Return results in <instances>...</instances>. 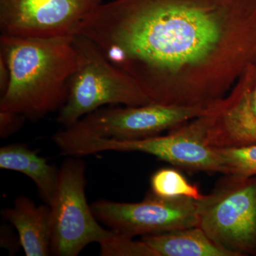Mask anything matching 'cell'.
Segmentation results:
<instances>
[{"instance_id":"6da1fadb","label":"cell","mask_w":256,"mask_h":256,"mask_svg":"<svg viewBox=\"0 0 256 256\" xmlns=\"http://www.w3.org/2000/svg\"><path fill=\"white\" fill-rule=\"evenodd\" d=\"M78 34L152 102L210 107L256 66V0H114Z\"/></svg>"},{"instance_id":"7a4b0ae2","label":"cell","mask_w":256,"mask_h":256,"mask_svg":"<svg viewBox=\"0 0 256 256\" xmlns=\"http://www.w3.org/2000/svg\"><path fill=\"white\" fill-rule=\"evenodd\" d=\"M74 36H0V54L10 70V82L0 98V110L36 121L58 111L66 100L77 55Z\"/></svg>"},{"instance_id":"3957f363","label":"cell","mask_w":256,"mask_h":256,"mask_svg":"<svg viewBox=\"0 0 256 256\" xmlns=\"http://www.w3.org/2000/svg\"><path fill=\"white\" fill-rule=\"evenodd\" d=\"M77 64L69 82L66 100L56 121L64 128L105 106H138L151 104L128 74L111 64L90 40L74 36Z\"/></svg>"},{"instance_id":"277c9868","label":"cell","mask_w":256,"mask_h":256,"mask_svg":"<svg viewBox=\"0 0 256 256\" xmlns=\"http://www.w3.org/2000/svg\"><path fill=\"white\" fill-rule=\"evenodd\" d=\"M54 142L66 156L80 158L107 151L142 152L188 171L223 173L216 150L198 141L184 124L165 136L128 140L94 137L70 126L56 133Z\"/></svg>"},{"instance_id":"5b68a950","label":"cell","mask_w":256,"mask_h":256,"mask_svg":"<svg viewBox=\"0 0 256 256\" xmlns=\"http://www.w3.org/2000/svg\"><path fill=\"white\" fill-rule=\"evenodd\" d=\"M200 201V226L236 256L256 252V176L226 174Z\"/></svg>"},{"instance_id":"8992f818","label":"cell","mask_w":256,"mask_h":256,"mask_svg":"<svg viewBox=\"0 0 256 256\" xmlns=\"http://www.w3.org/2000/svg\"><path fill=\"white\" fill-rule=\"evenodd\" d=\"M86 162L69 156L58 170V184L50 205L52 236L50 255L77 256L87 246L114 234L104 228L86 196Z\"/></svg>"},{"instance_id":"52a82bcc","label":"cell","mask_w":256,"mask_h":256,"mask_svg":"<svg viewBox=\"0 0 256 256\" xmlns=\"http://www.w3.org/2000/svg\"><path fill=\"white\" fill-rule=\"evenodd\" d=\"M200 201L162 198L150 194L142 202L100 200L92 202L90 207L101 224L116 233L136 237L198 226Z\"/></svg>"},{"instance_id":"ba28073f","label":"cell","mask_w":256,"mask_h":256,"mask_svg":"<svg viewBox=\"0 0 256 256\" xmlns=\"http://www.w3.org/2000/svg\"><path fill=\"white\" fill-rule=\"evenodd\" d=\"M213 106H180L151 104L101 108L70 126L88 136L116 140L160 136L210 112Z\"/></svg>"},{"instance_id":"9c48e42d","label":"cell","mask_w":256,"mask_h":256,"mask_svg":"<svg viewBox=\"0 0 256 256\" xmlns=\"http://www.w3.org/2000/svg\"><path fill=\"white\" fill-rule=\"evenodd\" d=\"M101 0H0V30L8 36H74Z\"/></svg>"},{"instance_id":"30bf717a","label":"cell","mask_w":256,"mask_h":256,"mask_svg":"<svg viewBox=\"0 0 256 256\" xmlns=\"http://www.w3.org/2000/svg\"><path fill=\"white\" fill-rule=\"evenodd\" d=\"M256 82V66L249 69L230 94L210 112L184 124L198 141L210 148H238L256 144V117L250 95Z\"/></svg>"},{"instance_id":"8fae6325","label":"cell","mask_w":256,"mask_h":256,"mask_svg":"<svg viewBox=\"0 0 256 256\" xmlns=\"http://www.w3.org/2000/svg\"><path fill=\"white\" fill-rule=\"evenodd\" d=\"M2 215L16 229L25 255H50L52 226L48 205H36L28 197L18 196L13 206L3 210Z\"/></svg>"},{"instance_id":"7c38bea8","label":"cell","mask_w":256,"mask_h":256,"mask_svg":"<svg viewBox=\"0 0 256 256\" xmlns=\"http://www.w3.org/2000/svg\"><path fill=\"white\" fill-rule=\"evenodd\" d=\"M0 168L18 172L34 183L42 200L50 205L58 184V170L38 152L22 143L6 144L0 148Z\"/></svg>"},{"instance_id":"4fadbf2b","label":"cell","mask_w":256,"mask_h":256,"mask_svg":"<svg viewBox=\"0 0 256 256\" xmlns=\"http://www.w3.org/2000/svg\"><path fill=\"white\" fill-rule=\"evenodd\" d=\"M142 240L156 256H236L215 244L200 226L144 236Z\"/></svg>"},{"instance_id":"5bb4252c","label":"cell","mask_w":256,"mask_h":256,"mask_svg":"<svg viewBox=\"0 0 256 256\" xmlns=\"http://www.w3.org/2000/svg\"><path fill=\"white\" fill-rule=\"evenodd\" d=\"M151 194L162 198H188L203 200L198 186L188 182L178 170L172 168L158 170L150 178Z\"/></svg>"},{"instance_id":"9a60e30c","label":"cell","mask_w":256,"mask_h":256,"mask_svg":"<svg viewBox=\"0 0 256 256\" xmlns=\"http://www.w3.org/2000/svg\"><path fill=\"white\" fill-rule=\"evenodd\" d=\"M216 150L223 168L222 174L256 176V144Z\"/></svg>"},{"instance_id":"2e32d148","label":"cell","mask_w":256,"mask_h":256,"mask_svg":"<svg viewBox=\"0 0 256 256\" xmlns=\"http://www.w3.org/2000/svg\"><path fill=\"white\" fill-rule=\"evenodd\" d=\"M101 256H156V252L142 240L118 233L99 242Z\"/></svg>"},{"instance_id":"e0dca14e","label":"cell","mask_w":256,"mask_h":256,"mask_svg":"<svg viewBox=\"0 0 256 256\" xmlns=\"http://www.w3.org/2000/svg\"><path fill=\"white\" fill-rule=\"evenodd\" d=\"M26 120L22 114L0 110V137L4 139L18 132Z\"/></svg>"},{"instance_id":"ac0fdd59","label":"cell","mask_w":256,"mask_h":256,"mask_svg":"<svg viewBox=\"0 0 256 256\" xmlns=\"http://www.w3.org/2000/svg\"><path fill=\"white\" fill-rule=\"evenodd\" d=\"M1 246L8 249L10 252L16 254L18 248L22 247L20 238H15L14 234L6 227V226H2L1 227Z\"/></svg>"},{"instance_id":"d6986e66","label":"cell","mask_w":256,"mask_h":256,"mask_svg":"<svg viewBox=\"0 0 256 256\" xmlns=\"http://www.w3.org/2000/svg\"><path fill=\"white\" fill-rule=\"evenodd\" d=\"M10 82V70L4 57L0 54V94L6 92Z\"/></svg>"},{"instance_id":"ffe728a7","label":"cell","mask_w":256,"mask_h":256,"mask_svg":"<svg viewBox=\"0 0 256 256\" xmlns=\"http://www.w3.org/2000/svg\"><path fill=\"white\" fill-rule=\"evenodd\" d=\"M250 106H252V112L256 117V82L252 88V95H250Z\"/></svg>"}]
</instances>
